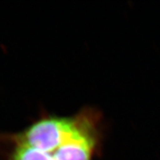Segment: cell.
<instances>
[{
    "label": "cell",
    "mask_w": 160,
    "mask_h": 160,
    "mask_svg": "<svg viewBox=\"0 0 160 160\" xmlns=\"http://www.w3.org/2000/svg\"><path fill=\"white\" fill-rule=\"evenodd\" d=\"M103 114L84 106L71 115L42 112L22 130L0 136L5 160H95L103 150Z\"/></svg>",
    "instance_id": "1"
}]
</instances>
